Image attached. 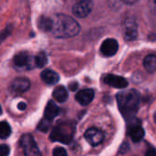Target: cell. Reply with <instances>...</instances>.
<instances>
[{"mask_svg": "<svg viewBox=\"0 0 156 156\" xmlns=\"http://www.w3.org/2000/svg\"><path fill=\"white\" fill-rule=\"evenodd\" d=\"M51 34L55 37L67 38L72 37L79 34L80 27L79 23L69 16L64 14H58L52 17Z\"/></svg>", "mask_w": 156, "mask_h": 156, "instance_id": "cell-1", "label": "cell"}, {"mask_svg": "<svg viewBox=\"0 0 156 156\" xmlns=\"http://www.w3.org/2000/svg\"><path fill=\"white\" fill-rule=\"evenodd\" d=\"M117 102L122 114L128 120L134 117L140 104V94L135 90H128L117 94Z\"/></svg>", "mask_w": 156, "mask_h": 156, "instance_id": "cell-2", "label": "cell"}, {"mask_svg": "<svg viewBox=\"0 0 156 156\" xmlns=\"http://www.w3.org/2000/svg\"><path fill=\"white\" fill-rule=\"evenodd\" d=\"M75 133V124L71 122H61L52 130L50 140L68 144L71 142Z\"/></svg>", "mask_w": 156, "mask_h": 156, "instance_id": "cell-3", "label": "cell"}, {"mask_svg": "<svg viewBox=\"0 0 156 156\" xmlns=\"http://www.w3.org/2000/svg\"><path fill=\"white\" fill-rule=\"evenodd\" d=\"M20 145L25 156H42L34 138L30 134H24L21 137Z\"/></svg>", "mask_w": 156, "mask_h": 156, "instance_id": "cell-4", "label": "cell"}, {"mask_svg": "<svg viewBox=\"0 0 156 156\" xmlns=\"http://www.w3.org/2000/svg\"><path fill=\"white\" fill-rule=\"evenodd\" d=\"M14 66L18 70H27L32 69L33 59L31 55L27 51H21L15 55L13 58Z\"/></svg>", "mask_w": 156, "mask_h": 156, "instance_id": "cell-5", "label": "cell"}, {"mask_svg": "<svg viewBox=\"0 0 156 156\" xmlns=\"http://www.w3.org/2000/svg\"><path fill=\"white\" fill-rule=\"evenodd\" d=\"M92 8H93V3L91 0H80L74 5L72 8V12L77 17L83 18L90 14Z\"/></svg>", "mask_w": 156, "mask_h": 156, "instance_id": "cell-6", "label": "cell"}, {"mask_svg": "<svg viewBox=\"0 0 156 156\" xmlns=\"http://www.w3.org/2000/svg\"><path fill=\"white\" fill-rule=\"evenodd\" d=\"M128 134L132 141L139 143L144 137V130L142 127L140 122H132L128 125Z\"/></svg>", "mask_w": 156, "mask_h": 156, "instance_id": "cell-7", "label": "cell"}, {"mask_svg": "<svg viewBox=\"0 0 156 156\" xmlns=\"http://www.w3.org/2000/svg\"><path fill=\"white\" fill-rule=\"evenodd\" d=\"M119 48V44L117 40L113 38H107L104 40L101 46V52L105 57H112L114 56Z\"/></svg>", "mask_w": 156, "mask_h": 156, "instance_id": "cell-8", "label": "cell"}, {"mask_svg": "<svg viewBox=\"0 0 156 156\" xmlns=\"http://www.w3.org/2000/svg\"><path fill=\"white\" fill-rule=\"evenodd\" d=\"M84 137H85L86 141L90 145L97 146L103 141L104 135H103L102 132H101L100 130H98L96 128H90L89 130L86 131Z\"/></svg>", "mask_w": 156, "mask_h": 156, "instance_id": "cell-9", "label": "cell"}, {"mask_svg": "<svg viewBox=\"0 0 156 156\" xmlns=\"http://www.w3.org/2000/svg\"><path fill=\"white\" fill-rule=\"evenodd\" d=\"M104 82L116 89H124L128 86V81L121 76L113 75V74H108L104 78Z\"/></svg>", "mask_w": 156, "mask_h": 156, "instance_id": "cell-10", "label": "cell"}, {"mask_svg": "<svg viewBox=\"0 0 156 156\" xmlns=\"http://www.w3.org/2000/svg\"><path fill=\"white\" fill-rule=\"evenodd\" d=\"M30 88V81L27 78H16L11 84V90L15 93H23Z\"/></svg>", "mask_w": 156, "mask_h": 156, "instance_id": "cell-11", "label": "cell"}, {"mask_svg": "<svg viewBox=\"0 0 156 156\" xmlns=\"http://www.w3.org/2000/svg\"><path fill=\"white\" fill-rule=\"evenodd\" d=\"M93 98H94V91L90 89L82 90L79 91L75 96L76 101L82 106H86L90 104L92 101Z\"/></svg>", "mask_w": 156, "mask_h": 156, "instance_id": "cell-12", "label": "cell"}, {"mask_svg": "<svg viewBox=\"0 0 156 156\" xmlns=\"http://www.w3.org/2000/svg\"><path fill=\"white\" fill-rule=\"evenodd\" d=\"M138 29L135 21L133 20H127L124 26V37L128 41L134 40L137 37Z\"/></svg>", "mask_w": 156, "mask_h": 156, "instance_id": "cell-13", "label": "cell"}, {"mask_svg": "<svg viewBox=\"0 0 156 156\" xmlns=\"http://www.w3.org/2000/svg\"><path fill=\"white\" fill-rule=\"evenodd\" d=\"M41 79L42 80L48 84V85H53L56 84L59 80V76L57 72L51 70V69H45L41 72Z\"/></svg>", "mask_w": 156, "mask_h": 156, "instance_id": "cell-14", "label": "cell"}, {"mask_svg": "<svg viewBox=\"0 0 156 156\" xmlns=\"http://www.w3.org/2000/svg\"><path fill=\"white\" fill-rule=\"evenodd\" d=\"M45 118L52 121L54 118H56L59 113V108L57 106V104L53 101H49L45 108Z\"/></svg>", "mask_w": 156, "mask_h": 156, "instance_id": "cell-15", "label": "cell"}, {"mask_svg": "<svg viewBox=\"0 0 156 156\" xmlns=\"http://www.w3.org/2000/svg\"><path fill=\"white\" fill-rule=\"evenodd\" d=\"M37 25H38V27H39L42 31L50 32L51 29H52V25H53L52 18L42 16H40V17L38 18Z\"/></svg>", "mask_w": 156, "mask_h": 156, "instance_id": "cell-16", "label": "cell"}, {"mask_svg": "<svg viewBox=\"0 0 156 156\" xmlns=\"http://www.w3.org/2000/svg\"><path fill=\"white\" fill-rule=\"evenodd\" d=\"M68 91L63 86L57 87L53 91V97L58 102H65L68 99Z\"/></svg>", "mask_w": 156, "mask_h": 156, "instance_id": "cell-17", "label": "cell"}, {"mask_svg": "<svg viewBox=\"0 0 156 156\" xmlns=\"http://www.w3.org/2000/svg\"><path fill=\"white\" fill-rule=\"evenodd\" d=\"M144 66L145 69L150 72L154 73L156 71V56L155 55H149L144 60Z\"/></svg>", "mask_w": 156, "mask_h": 156, "instance_id": "cell-18", "label": "cell"}, {"mask_svg": "<svg viewBox=\"0 0 156 156\" xmlns=\"http://www.w3.org/2000/svg\"><path fill=\"white\" fill-rule=\"evenodd\" d=\"M11 134V128L10 125L6 122H0V138L6 139Z\"/></svg>", "mask_w": 156, "mask_h": 156, "instance_id": "cell-19", "label": "cell"}, {"mask_svg": "<svg viewBox=\"0 0 156 156\" xmlns=\"http://www.w3.org/2000/svg\"><path fill=\"white\" fill-rule=\"evenodd\" d=\"M35 64L38 67V68H42L44 67L47 63H48V58L45 52L41 51L38 54L36 55L35 58H34Z\"/></svg>", "mask_w": 156, "mask_h": 156, "instance_id": "cell-20", "label": "cell"}, {"mask_svg": "<svg viewBox=\"0 0 156 156\" xmlns=\"http://www.w3.org/2000/svg\"><path fill=\"white\" fill-rule=\"evenodd\" d=\"M51 122L52 121H50V120H48V119H47V118L44 117V119H42L40 121V122L38 123L37 129L39 131H41V132H44V133L48 132L49 130L50 126H51Z\"/></svg>", "mask_w": 156, "mask_h": 156, "instance_id": "cell-21", "label": "cell"}, {"mask_svg": "<svg viewBox=\"0 0 156 156\" xmlns=\"http://www.w3.org/2000/svg\"><path fill=\"white\" fill-rule=\"evenodd\" d=\"M11 31H12V27H5V28L0 33V43L3 42V41L10 35Z\"/></svg>", "mask_w": 156, "mask_h": 156, "instance_id": "cell-22", "label": "cell"}, {"mask_svg": "<svg viewBox=\"0 0 156 156\" xmlns=\"http://www.w3.org/2000/svg\"><path fill=\"white\" fill-rule=\"evenodd\" d=\"M53 156H68L66 150L62 147H57L53 151Z\"/></svg>", "mask_w": 156, "mask_h": 156, "instance_id": "cell-23", "label": "cell"}, {"mask_svg": "<svg viewBox=\"0 0 156 156\" xmlns=\"http://www.w3.org/2000/svg\"><path fill=\"white\" fill-rule=\"evenodd\" d=\"M9 154V147L5 144L0 145V156H8Z\"/></svg>", "mask_w": 156, "mask_h": 156, "instance_id": "cell-24", "label": "cell"}, {"mask_svg": "<svg viewBox=\"0 0 156 156\" xmlns=\"http://www.w3.org/2000/svg\"><path fill=\"white\" fill-rule=\"evenodd\" d=\"M148 5L151 12L156 16V0H148Z\"/></svg>", "mask_w": 156, "mask_h": 156, "instance_id": "cell-25", "label": "cell"}, {"mask_svg": "<svg viewBox=\"0 0 156 156\" xmlns=\"http://www.w3.org/2000/svg\"><path fill=\"white\" fill-rule=\"evenodd\" d=\"M145 156H156L155 148H149L145 154Z\"/></svg>", "mask_w": 156, "mask_h": 156, "instance_id": "cell-26", "label": "cell"}, {"mask_svg": "<svg viewBox=\"0 0 156 156\" xmlns=\"http://www.w3.org/2000/svg\"><path fill=\"white\" fill-rule=\"evenodd\" d=\"M77 88H78V83L73 82V83L69 84V90H76Z\"/></svg>", "mask_w": 156, "mask_h": 156, "instance_id": "cell-27", "label": "cell"}, {"mask_svg": "<svg viewBox=\"0 0 156 156\" xmlns=\"http://www.w3.org/2000/svg\"><path fill=\"white\" fill-rule=\"evenodd\" d=\"M26 108H27V105H26V103H24V102H20V103H18V109H19V110H21V111H24Z\"/></svg>", "mask_w": 156, "mask_h": 156, "instance_id": "cell-28", "label": "cell"}, {"mask_svg": "<svg viewBox=\"0 0 156 156\" xmlns=\"http://www.w3.org/2000/svg\"><path fill=\"white\" fill-rule=\"evenodd\" d=\"M136 1H137V0H122V3H124V4H128V5H133V4H134Z\"/></svg>", "mask_w": 156, "mask_h": 156, "instance_id": "cell-29", "label": "cell"}, {"mask_svg": "<svg viewBox=\"0 0 156 156\" xmlns=\"http://www.w3.org/2000/svg\"><path fill=\"white\" fill-rule=\"evenodd\" d=\"M112 3V5L113 6H115V5H118L121 2H122V0H110Z\"/></svg>", "mask_w": 156, "mask_h": 156, "instance_id": "cell-30", "label": "cell"}, {"mask_svg": "<svg viewBox=\"0 0 156 156\" xmlns=\"http://www.w3.org/2000/svg\"><path fill=\"white\" fill-rule=\"evenodd\" d=\"M1 113H2V109H1V106H0V115H1Z\"/></svg>", "mask_w": 156, "mask_h": 156, "instance_id": "cell-31", "label": "cell"}, {"mask_svg": "<svg viewBox=\"0 0 156 156\" xmlns=\"http://www.w3.org/2000/svg\"><path fill=\"white\" fill-rule=\"evenodd\" d=\"M78 1H80V0H78Z\"/></svg>", "mask_w": 156, "mask_h": 156, "instance_id": "cell-32", "label": "cell"}]
</instances>
